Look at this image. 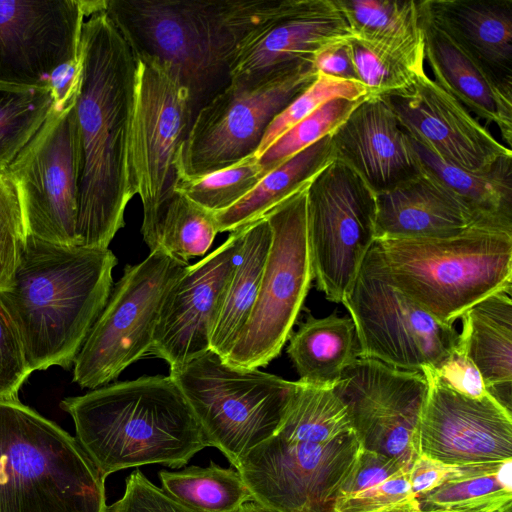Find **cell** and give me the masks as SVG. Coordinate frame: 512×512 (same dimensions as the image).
Instances as JSON below:
<instances>
[{
	"mask_svg": "<svg viewBox=\"0 0 512 512\" xmlns=\"http://www.w3.org/2000/svg\"><path fill=\"white\" fill-rule=\"evenodd\" d=\"M80 59L78 246L108 248L137 194L131 156L137 60L104 9L83 23Z\"/></svg>",
	"mask_w": 512,
	"mask_h": 512,
	"instance_id": "obj_1",
	"label": "cell"
},
{
	"mask_svg": "<svg viewBox=\"0 0 512 512\" xmlns=\"http://www.w3.org/2000/svg\"><path fill=\"white\" fill-rule=\"evenodd\" d=\"M298 2L105 0L104 11L136 56L170 68L195 115L230 83V66L243 42Z\"/></svg>",
	"mask_w": 512,
	"mask_h": 512,
	"instance_id": "obj_2",
	"label": "cell"
},
{
	"mask_svg": "<svg viewBox=\"0 0 512 512\" xmlns=\"http://www.w3.org/2000/svg\"><path fill=\"white\" fill-rule=\"evenodd\" d=\"M117 262L109 248L59 245L27 235L0 300L32 372L74 363L108 301Z\"/></svg>",
	"mask_w": 512,
	"mask_h": 512,
	"instance_id": "obj_3",
	"label": "cell"
},
{
	"mask_svg": "<svg viewBox=\"0 0 512 512\" xmlns=\"http://www.w3.org/2000/svg\"><path fill=\"white\" fill-rule=\"evenodd\" d=\"M76 439L104 479L131 467L180 468L209 447L174 380L143 376L61 401Z\"/></svg>",
	"mask_w": 512,
	"mask_h": 512,
	"instance_id": "obj_4",
	"label": "cell"
},
{
	"mask_svg": "<svg viewBox=\"0 0 512 512\" xmlns=\"http://www.w3.org/2000/svg\"><path fill=\"white\" fill-rule=\"evenodd\" d=\"M105 479L75 437L0 401V512H106Z\"/></svg>",
	"mask_w": 512,
	"mask_h": 512,
	"instance_id": "obj_5",
	"label": "cell"
},
{
	"mask_svg": "<svg viewBox=\"0 0 512 512\" xmlns=\"http://www.w3.org/2000/svg\"><path fill=\"white\" fill-rule=\"evenodd\" d=\"M376 242L394 284L446 325L486 297L511 290L510 228L479 222L450 237Z\"/></svg>",
	"mask_w": 512,
	"mask_h": 512,
	"instance_id": "obj_6",
	"label": "cell"
},
{
	"mask_svg": "<svg viewBox=\"0 0 512 512\" xmlns=\"http://www.w3.org/2000/svg\"><path fill=\"white\" fill-rule=\"evenodd\" d=\"M169 376L192 408L209 447L239 467L272 437L301 382L233 365L211 349L170 367Z\"/></svg>",
	"mask_w": 512,
	"mask_h": 512,
	"instance_id": "obj_7",
	"label": "cell"
},
{
	"mask_svg": "<svg viewBox=\"0 0 512 512\" xmlns=\"http://www.w3.org/2000/svg\"><path fill=\"white\" fill-rule=\"evenodd\" d=\"M316 77L307 62L258 79L230 81L194 115L177 175H204L255 155L274 118Z\"/></svg>",
	"mask_w": 512,
	"mask_h": 512,
	"instance_id": "obj_8",
	"label": "cell"
},
{
	"mask_svg": "<svg viewBox=\"0 0 512 512\" xmlns=\"http://www.w3.org/2000/svg\"><path fill=\"white\" fill-rule=\"evenodd\" d=\"M80 79L56 91L48 118L6 170L18 190L27 235L67 246H78Z\"/></svg>",
	"mask_w": 512,
	"mask_h": 512,
	"instance_id": "obj_9",
	"label": "cell"
},
{
	"mask_svg": "<svg viewBox=\"0 0 512 512\" xmlns=\"http://www.w3.org/2000/svg\"><path fill=\"white\" fill-rule=\"evenodd\" d=\"M341 303L355 324L362 358L422 372L437 367L457 345L453 325L434 318L394 284L376 241Z\"/></svg>",
	"mask_w": 512,
	"mask_h": 512,
	"instance_id": "obj_10",
	"label": "cell"
},
{
	"mask_svg": "<svg viewBox=\"0 0 512 512\" xmlns=\"http://www.w3.org/2000/svg\"><path fill=\"white\" fill-rule=\"evenodd\" d=\"M188 265L153 251L125 266L73 363L74 382L102 387L149 354L164 299Z\"/></svg>",
	"mask_w": 512,
	"mask_h": 512,
	"instance_id": "obj_11",
	"label": "cell"
},
{
	"mask_svg": "<svg viewBox=\"0 0 512 512\" xmlns=\"http://www.w3.org/2000/svg\"><path fill=\"white\" fill-rule=\"evenodd\" d=\"M306 189L264 217L271 227V244L249 319L224 358L233 365L266 367L292 334L314 279L307 236Z\"/></svg>",
	"mask_w": 512,
	"mask_h": 512,
	"instance_id": "obj_12",
	"label": "cell"
},
{
	"mask_svg": "<svg viewBox=\"0 0 512 512\" xmlns=\"http://www.w3.org/2000/svg\"><path fill=\"white\" fill-rule=\"evenodd\" d=\"M376 193L349 166L328 163L306 189L309 252L317 289L341 303L376 241Z\"/></svg>",
	"mask_w": 512,
	"mask_h": 512,
	"instance_id": "obj_13",
	"label": "cell"
},
{
	"mask_svg": "<svg viewBox=\"0 0 512 512\" xmlns=\"http://www.w3.org/2000/svg\"><path fill=\"white\" fill-rule=\"evenodd\" d=\"M361 451L354 432L326 443L273 435L251 450L237 470L253 500L273 512H335Z\"/></svg>",
	"mask_w": 512,
	"mask_h": 512,
	"instance_id": "obj_14",
	"label": "cell"
},
{
	"mask_svg": "<svg viewBox=\"0 0 512 512\" xmlns=\"http://www.w3.org/2000/svg\"><path fill=\"white\" fill-rule=\"evenodd\" d=\"M105 0L0 1V88L56 87L79 69L85 19Z\"/></svg>",
	"mask_w": 512,
	"mask_h": 512,
	"instance_id": "obj_15",
	"label": "cell"
},
{
	"mask_svg": "<svg viewBox=\"0 0 512 512\" xmlns=\"http://www.w3.org/2000/svg\"><path fill=\"white\" fill-rule=\"evenodd\" d=\"M345 405L352 430L365 450L411 467L419 454V426L428 392L420 371L357 359L332 388Z\"/></svg>",
	"mask_w": 512,
	"mask_h": 512,
	"instance_id": "obj_16",
	"label": "cell"
},
{
	"mask_svg": "<svg viewBox=\"0 0 512 512\" xmlns=\"http://www.w3.org/2000/svg\"><path fill=\"white\" fill-rule=\"evenodd\" d=\"M136 60L131 156L145 220L174 193L178 156L194 112L188 91L167 65L145 56Z\"/></svg>",
	"mask_w": 512,
	"mask_h": 512,
	"instance_id": "obj_17",
	"label": "cell"
},
{
	"mask_svg": "<svg viewBox=\"0 0 512 512\" xmlns=\"http://www.w3.org/2000/svg\"><path fill=\"white\" fill-rule=\"evenodd\" d=\"M419 426V454L450 467L512 460V414L487 395L475 399L448 387L431 367Z\"/></svg>",
	"mask_w": 512,
	"mask_h": 512,
	"instance_id": "obj_18",
	"label": "cell"
},
{
	"mask_svg": "<svg viewBox=\"0 0 512 512\" xmlns=\"http://www.w3.org/2000/svg\"><path fill=\"white\" fill-rule=\"evenodd\" d=\"M244 227L218 248L188 265L169 289L149 354L169 367L210 350L212 331L242 245Z\"/></svg>",
	"mask_w": 512,
	"mask_h": 512,
	"instance_id": "obj_19",
	"label": "cell"
},
{
	"mask_svg": "<svg viewBox=\"0 0 512 512\" xmlns=\"http://www.w3.org/2000/svg\"><path fill=\"white\" fill-rule=\"evenodd\" d=\"M384 98L409 136L445 162L478 171L512 156V149L427 73Z\"/></svg>",
	"mask_w": 512,
	"mask_h": 512,
	"instance_id": "obj_20",
	"label": "cell"
},
{
	"mask_svg": "<svg viewBox=\"0 0 512 512\" xmlns=\"http://www.w3.org/2000/svg\"><path fill=\"white\" fill-rule=\"evenodd\" d=\"M353 38L335 0L298 5L251 34L230 66V81L253 80L312 62L323 48Z\"/></svg>",
	"mask_w": 512,
	"mask_h": 512,
	"instance_id": "obj_21",
	"label": "cell"
},
{
	"mask_svg": "<svg viewBox=\"0 0 512 512\" xmlns=\"http://www.w3.org/2000/svg\"><path fill=\"white\" fill-rule=\"evenodd\" d=\"M333 160L354 170L376 193L418 174L413 140L384 97H366L330 134Z\"/></svg>",
	"mask_w": 512,
	"mask_h": 512,
	"instance_id": "obj_22",
	"label": "cell"
},
{
	"mask_svg": "<svg viewBox=\"0 0 512 512\" xmlns=\"http://www.w3.org/2000/svg\"><path fill=\"white\" fill-rule=\"evenodd\" d=\"M376 207V241L450 237L479 223L472 208L424 167L376 194Z\"/></svg>",
	"mask_w": 512,
	"mask_h": 512,
	"instance_id": "obj_23",
	"label": "cell"
},
{
	"mask_svg": "<svg viewBox=\"0 0 512 512\" xmlns=\"http://www.w3.org/2000/svg\"><path fill=\"white\" fill-rule=\"evenodd\" d=\"M421 20L425 62L431 69L433 80L470 113L497 126L503 144L511 149L512 85L493 77L422 11Z\"/></svg>",
	"mask_w": 512,
	"mask_h": 512,
	"instance_id": "obj_24",
	"label": "cell"
},
{
	"mask_svg": "<svg viewBox=\"0 0 512 512\" xmlns=\"http://www.w3.org/2000/svg\"><path fill=\"white\" fill-rule=\"evenodd\" d=\"M420 8L493 77L512 85V0H421Z\"/></svg>",
	"mask_w": 512,
	"mask_h": 512,
	"instance_id": "obj_25",
	"label": "cell"
},
{
	"mask_svg": "<svg viewBox=\"0 0 512 512\" xmlns=\"http://www.w3.org/2000/svg\"><path fill=\"white\" fill-rule=\"evenodd\" d=\"M456 347L478 368L489 395L512 414V299L494 293L462 316Z\"/></svg>",
	"mask_w": 512,
	"mask_h": 512,
	"instance_id": "obj_26",
	"label": "cell"
},
{
	"mask_svg": "<svg viewBox=\"0 0 512 512\" xmlns=\"http://www.w3.org/2000/svg\"><path fill=\"white\" fill-rule=\"evenodd\" d=\"M287 353L299 381L333 388L346 368L361 357V346L351 317L309 315L291 334Z\"/></svg>",
	"mask_w": 512,
	"mask_h": 512,
	"instance_id": "obj_27",
	"label": "cell"
},
{
	"mask_svg": "<svg viewBox=\"0 0 512 512\" xmlns=\"http://www.w3.org/2000/svg\"><path fill=\"white\" fill-rule=\"evenodd\" d=\"M272 239L262 218L244 227L242 245L228 282L210 341V349L225 358L249 319Z\"/></svg>",
	"mask_w": 512,
	"mask_h": 512,
	"instance_id": "obj_28",
	"label": "cell"
},
{
	"mask_svg": "<svg viewBox=\"0 0 512 512\" xmlns=\"http://www.w3.org/2000/svg\"><path fill=\"white\" fill-rule=\"evenodd\" d=\"M332 160L328 135L269 171L233 206L214 213L218 232H233L264 218L275 207L308 187Z\"/></svg>",
	"mask_w": 512,
	"mask_h": 512,
	"instance_id": "obj_29",
	"label": "cell"
},
{
	"mask_svg": "<svg viewBox=\"0 0 512 512\" xmlns=\"http://www.w3.org/2000/svg\"><path fill=\"white\" fill-rule=\"evenodd\" d=\"M413 145L423 167L460 196L479 222L512 229V156L472 171L441 160L414 140Z\"/></svg>",
	"mask_w": 512,
	"mask_h": 512,
	"instance_id": "obj_30",
	"label": "cell"
},
{
	"mask_svg": "<svg viewBox=\"0 0 512 512\" xmlns=\"http://www.w3.org/2000/svg\"><path fill=\"white\" fill-rule=\"evenodd\" d=\"M353 38L384 50L425 55L419 1L335 0Z\"/></svg>",
	"mask_w": 512,
	"mask_h": 512,
	"instance_id": "obj_31",
	"label": "cell"
},
{
	"mask_svg": "<svg viewBox=\"0 0 512 512\" xmlns=\"http://www.w3.org/2000/svg\"><path fill=\"white\" fill-rule=\"evenodd\" d=\"M335 512H420L409 467L362 448L357 471L342 488Z\"/></svg>",
	"mask_w": 512,
	"mask_h": 512,
	"instance_id": "obj_32",
	"label": "cell"
},
{
	"mask_svg": "<svg viewBox=\"0 0 512 512\" xmlns=\"http://www.w3.org/2000/svg\"><path fill=\"white\" fill-rule=\"evenodd\" d=\"M218 232L214 213L174 192L148 219L141 234L150 252L163 251L188 263L210 249Z\"/></svg>",
	"mask_w": 512,
	"mask_h": 512,
	"instance_id": "obj_33",
	"label": "cell"
},
{
	"mask_svg": "<svg viewBox=\"0 0 512 512\" xmlns=\"http://www.w3.org/2000/svg\"><path fill=\"white\" fill-rule=\"evenodd\" d=\"M509 465L511 462L455 467L453 473L443 482L416 497L419 511L494 512L498 510L512 502L510 478L505 479L503 475Z\"/></svg>",
	"mask_w": 512,
	"mask_h": 512,
	"instance_id": "obj_34",
	"label": "cell"
},
{
	"mask_svg": "<svg viewBox=\"0 0 512 512\" xmlns=\"http://www.w3.org/2000/svg\"><path fill=\"white\" fill-rule=\"evenodd\" d=\"M161 488L177 501L200 512H239L254 501L240 472L211 462L179 471H159Z\"/></svg>",
	"mask_w": 512,
	"mask_h": 512,
	"instance_id": "obj_35",
	"label": "cell"
},
{
	"mask_svg": "<svg viewBox=\"0 0 512 512\" xmlns=\"http://www.w3.org/2000/svg\"><path fill=\"white\" fill-rule=\"evenodd\" d=\"M351 432L347 409L333 389L301 382L274 435L294 441L326 443Z\"/></svg>",
	"mask_w": 512,
	"mask_h": 512,
	"instance_id": "obj_36",
	"label": "cell"
},
{
	"mask_svg": "<svg viewBox=\"0 0 512 512\" xmlns=\"http://www.w3.org/2000/svg\"><path fill=\"white\" fill-rule=\"evenodd\" d=\"M55 96L52 86L0 88V172H6L39 131Z\"/></svg>",
	"mask_w": 512,
	"mask_h": 512,
	"instance_id": "obj_37",
	"label": "cell"
},
{
	"mask_svg": "<svg viewBox=\"0 0 512 512\" xmlns=\"http://www.w3.org/2000/svg\"><path fill=\"white\" fill-rule=\"evenodd\" d=\"M359 83L367 97H384L410 88L426 74L425 55L384 50L350 39Z\"/></svg>",
	"mask_w": 512,
	"mask_h": 512,
	"instance_id": "obj_38",
	"label": "cell"
},
{
	"mask_svg": "<svg viewBox=\"0 0 512 512\" xmlns=\"http://www.w3.org/2000/svg\"><path fill=\"white\" fill-rule=\"evenodd\" d=\"M265 175L258 158L252 155L232 166L204 175H177L174 192L217 213L245 197Z\"/></svg>",
	"mask_w": 512,
	"mask_h": 512,
	"instance_id": "obj_39",
	"label": "cell"
},
{
	"mask_svg": "<svg viewBox=\"0 0 512 512\" xmlns=\"http://www.w3.org/2000/svg\"><path fill=\"white\" fill-rule=\"evenodd\" d=\"M362 100L331 99L286 131L258 157L266 174L315 142L330 135Z\"/></svg>",
	"mask_w": 512,
	"mask_h": 512,
	"instance_id": "obj_40",
	"label": "cell"
},
{
	"mask_svg": "<svg viewBox=\"0 0 512 512\" xmlns=\"http://www.w3.org/2000/svg\"><path fill=\"white\" fill-rule=\"evenodd\" d=\"M367 97L364 87L317 73L316 79L294 98L268 126L254 156L257 158L281 135L334 98L359 100Z\"/></svg>",
	"mask_w": 512,
	"mask_h": 512,
	"instance_id": "obj_41",
	"label": "cell"
},
{
	"mask_svg": "<svg viewBox=\"0 0 512 512\" xmlns=\"http://www.w3.org/2000/svg\"><path fill=\"white\" fill-rule=\"evenodd\" d=\"M26 239L17 187L7 172H0V291L11 285Z\"/></svg>",
	"mask_w": 512,
	"mask_h": 512,
	"instance_id": "obj_42",
	"label": "cell"
},
{
	"mask_svg": "<svg viewBox=\"0 0 512 512\" xmlns=\"http://www.w3.org/2000/svg\"><path fill=\"white\" fill-rule=\"evenodd\" d=\"M32 373L18 330L0 300V401H15Z\"/></svg>",
	"mask_w": 512,
	"mask_h": 512,
	"instance_id": "obj_43",
	"label": "cell"
},
{
	"mask_svg": "<svg viewBox=\"0 0 512 512\" xmlns=\"http://www.w3.org/2000/svg\"><path fill=\"white\" fill-rule=\"evenodd\" d=\"M106 512H200L167 494L139 469L128 475L122 497L107 506Z\"/></svg>",
	"mask_w": 512,
	"mask_h": 512,
	"instance_id": "obj_44",
	"label": "cell"
},
{
	"mask_svg": "<svg viewBox=\"0 0 512 512\" xmlns=\"http://www.w3.org/2000/svg\"><path fill=\"white\" fill-rule=\"evenodd\" d=\"M433 369L448 387L462 395L475 399L489 395L480 371L457 347Z\"/></svg>",
	"mask_w": 512,
	"mask_h": 512,
	"instance_id": "obj_45",
	"label": "cell"
},
{
	"mask_svg": "<svg viewBox=\"0 0 512 512\" xmlns=\"http://www.w3.org/2000/svg\"><path fill=\"white\" fill-rule=\"evenodd\" d=\"M350 39L333 43L314 56L312 64L318 74L359 83L352 57Z\"/></svg>",
	"mask_w": 512,
	"mask_h": 512,
	"instance_id": "obj_46",
	"label": "cell"
},
{
	"mask_svg": "<svg viewBox=\"0 0 512 512\" xmlns=\"http://www.w3.org/2000/svg\"><path fill=\"white\" fill-rule=\"evenodd\" d=\"M455 467L420 455L409 469V482L415 496L423 494L449 477Z\"/></svg>",
	"mask_w": 512,
	"mask_h": 512,
	"instance_id": "obj_47",
	"label": "cell"
},
{
	"mask_svg": "<svg viewBox=\"0 0 512 512\" xmlns=\"http://www.w3.org/2000/svg\"><path fill=\"white\" fill-rule=\"evenodd\" d=\"M239 512H273L255 501L247 502Z\"/></svg>",
	"mask_w": 512,
	"mask_h": 512,
	"instance_id": "obj_48",
	"label": "cell"
},
{
	"mask_svg": "<svg viewBox=\"0 0 512 512\" xmlns=\"http://www.w3.org/2000/svg\"><path fill=\"white\" fill-rule=\"evenodd\" d=\"M494 512H512V502L502 506L500 509Z\"/></svg>",
	"mask_w": 512,
	"mask_h": 512,
	"instance_id": "obj_49",
	"label": "cell"
},
{
	"mask_svg": "<svg viewBox=\"0 0 512 512\" xmlns=\"http://www.w3.org/2000/svg\"><path fill=\"white\" fill-rule=\"evenodd\" d=\"M500 509V508H499Z\"/></svg>",
	"mask_w": 512,
	"mask_h": 512,
	"instance_id": "obj_50",
	"label": "cell"
}]
</instances>
